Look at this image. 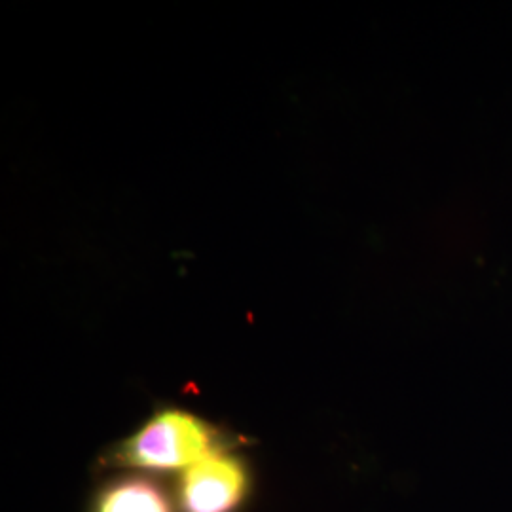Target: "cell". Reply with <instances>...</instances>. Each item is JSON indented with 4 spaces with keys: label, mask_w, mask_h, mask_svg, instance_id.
Returning a JSON list of instances; mask_svg holds the SVG:
<instances>
[{
    "label": "cell",
    "mask_w": 512,
    "mask_h": 512,
    "mask_svg": "<svg viewBox=\"0 0 512 512\" xmlns=\"http://www.w3.org/2000/svg\"><path fill=\"white\" fill-rule=\"evenodd\" d=\"M220 450V433L211 423L171 408L152 416L116 450L114 459L128 467L175 471L190 469Z\"/></svg>",
    "instance_id": "6da1fadb"
},
{
    "label": "cell",
    "mask_w": 512,
    "mask_h": 512,
    "mask_svg": "<svg viewBox=\"0 0 512 512\" xmlns=\"http://www.w3.org/2000/svg\"><path fill=\"white\" fill-rule=\"evenodd\" d=\"M247 490L243 461L220 450L184 471L179 503L183 512H234Z\"/></svg>",
    "instance_id": "7a4b0ae2"
},
{
    "label": "cell",
    "mask_w": 512,
    "mask_h": 512,
    "mask_svg": "<svg viewBox=\"0 0 512 512\" xmlns=\"http://www.w3.org/2000/svg\"><path fill=\"white\" fill-rule=\"evenodd\" d=\"M93 512H173V507L160 484L129 476L105 486Z\"/></svg>",
    "instance_id": "3957f363"
}]
</instances>
